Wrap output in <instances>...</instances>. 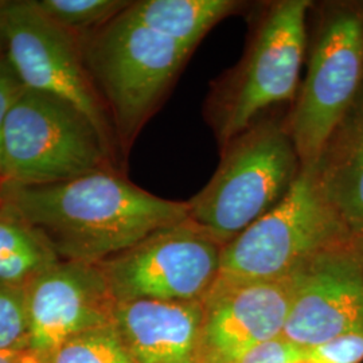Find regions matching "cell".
<instances>
[{"mask_svg":"<svg viewBox=\"0 0 363 363\" xmlns=\"http://www.w3.org/2000/svg\"><path fill=\"white\" fill-rule=\"evenodd\" d=\"M4 1H6V0H0V58H1V57H4V52H6V39H4V16H3Z\"/></svg>","mask_w":363,"mask_h":363,"instance_id":"24","label":"cell"},{"mask_svg":"<svg viewBox=\"0 0 363 363\" xmlns=\"http://www.w3.org/2000/svg\"><path fill=\"white\" fill-rule=\"evenodd\" d=\"M25 292L28 349L42 358L72 337L113 325L117 300L100 264L61 261Z\"/></svg>","mask_w":363,"mask_h":363,"instance_id":"12","label":"cell"},{"mask_svg":"<svg viewBox=\"0 0 363 363\" xmlns=\"http://www.w3.org/2000/svg\"><path fill=\"white\" fill-rule=\"evenodd\" d=\"M125 10L79 42L116 145L128 152L193 52L140 25Z\"/></svg>","mask_w":363,"mask_h":363,"instance_id":"2","label":"cell"},{"mask_svg":"<svg viewBox=\"0 0 363 363\" xmlns=\"http://www.w3.org/2000/svg\"><path fill=\"white\" fill-rule=\"evenodd\" d=\"M238 363H313L306 347L277 337L249 351Z\"/></svg>","mask_w":363,"mask_h":363,"instance_id":"21","label":"cell"},{"mask_svg":"<svg viewBox=\"0 0 363 363\" xmlns=\"http://www.w3.org/2000/svg\"><path fill=\"white\" fill-rule=\"evenodd\" d=\"M28 349L25 288L0 284V350Z\"/></svg>","mask_w":363,"mask_h":363,"instance_id":"19","label":"cell"},{"mask_svg":"<svg viewBox=\"0 0 363 363\" xmlns=\"http://www.w3.org/2000/svg\"><path fill=\"white\" fill-rule=\"evenodd\" d=\"M0 203L37 229L61 261L85 264H100L190 217L189 201L151 194L117 169L43 186L0 183Z\"/></svg>","mask_w":363,"mask_h":363,"instance_id":"1","label":"cell"},{"mask_svg":"<svg viewBox=\"0 0 363 363\" xmlns=\"http://www.w3.org/2000/svg\"><path fill=\"white\" fill-rule=\"evenodd\" d=\"M313 363L363 362V330L307 349Z\"/></svg>","mask_w":363,"mask_h":363,"instance_id":"20","label":"cell"},{"mask_svg":"<svg viewBox=\"0 0 363 363\" xmlns=\"http://www.w3.org/2000/svg\"><path fill=\"white\" fill-rule=\"evenodd\" d=\"M327 203L315 166L301 167L289 193L222 249L220 279L273 280L300 269L330 247L350 240Z\"/></svg>","mask_w":363,"mask_h":363,"instance_id":"6","label":"cell"},{"mask_svg":"<svg viewBox=\"0 0 363 363\" xmlns=\"http://www.w3.org/2000/svg\"><path fill=\"white\" fill-rule=\"evenodd\" d=\"M43 363H133L115 325L72 337L43 358Z\"/></svg>","mask_w":363,"mask_h":363,"instance_id":"18","label":"cell"},{"mask_svg":"<svg viewBox=\"0 0 363 363\" xmlns=\"http://www.w3.org/2000/svg\"><path fill=\"white\" fill-rule=\"evenodd\" d=\"M294 292V274L273 280L218 277L202 300L198 363H238L249 351L283 337Z\"/></svg>","mask_w":363,"mask_h":363,"instance_id":"11","label":"cell"},{"mask_svg":"<svg viewBox=\"0 0 363 363\" xmlns=\"http://www.w3.org/2000/svg\"><path fill=\"white\" fill-rule=\"evenodd\" d=\"M115 151L77 108L25 89L10 109L0 151V183L43 186L116 169Z\"/></svg>","mask_w":363,"mask_h":363,"instance_id":"5","label":"cell"},{"mask_svg":"<svg viewBox=\"0 0 363 363\" xmlns=\"http://www.w3.org/2000/svg\"><path fill=\"white\" fill-rule=\"evenodd\" d=\"M355 238L359 241V244L363 247V235H361V237H355Z\"/></svg>","mask_w":363,"mask_h":363,"instance_id":"25","label":"cell"},{"mask_svg":"<svg viewBox=\"0 0 363 363\" xmlns=\"http://www.w3.org/2000/svg\"><path fill=\"white\" fill-rule=\"evenodd\" d=\"M300 171L286 120L261 118L222 148L218 169L189 201V218L225 247L289 193Z\"/></svg>","mask_w":363,"mask_h":363,"instance_id":"3","label":"cell"},{"mask_svg":"<svg viewBox=\"0 0 363 363\" xmlns=\"http://www.w3.org/2000/svg\"><path fill=\"white\" fill-rule=\"evenodd\" d=\"M0 363H43V358L30 349L0 350Z\"/></svg>","mask_w":363,"mask_h":363,"instance_id":"23","label":"cell"},{"mask_svg":"<svg viewBox=\"0 0 363 363\" xmlns=\"http://www.w3.org/2000/svg\"><path fill=\"white\" fill-rule=\"evenodd\" d=\"M315 171L343 226L352 237L363 235V89L331 135Z\"/></svg>","mask_w":363,"mask_h":363,"instance_id":"14","label":"cell"},{"mask_svg":"<svg viewBox=\"0 0 363 363\" xmlns=\"http://www.w3.org/2000/svg\"><path fill=\"white\" fill-rule=\"evenodd\" d=\"M363 89V13L337 7L325 15L307 76L286 118L301 167L315 166L331 135Z\"/></svg>","mask_w":363,"mask_h":363,"instance_id":"7","label":"cell"},{"mask_svg":"<svg viewBox=\"0 0 363 363\" xmlns=\"http://www.w3.org/2000/svg\"><path fill=\"white\" fill-rule=\"evenodd\" d=\"M58 262L43 235L0 203V284L26 288Z\"/></svg>","mask_w":363,"mask_h":363,"instance_id":"16","label":"cell"},{"mask_svg":"<svg viewBox=\"0 0 363 363\" xmlns=\"http://www.w3.org/2000/svg\"><path fill=\"white\" fill-rule=\"evenodd\" d=\"M233 0H142L130 1L125 13L140 25L194 52L208 31L237 13Z\"/></svg>","mask_w":363,"mask_h":363,"instance_id":"15","label":"cell"},{"mask_svg":"<svg viewBox=\"0 0 363 363\" xmlns=\"http://www.w3.org/2000/svg\"><path fill=\"white\" fill-rule=\"evenodd\" d=\"M203 301L120 300L113 325L133 363H198Z\"/></svg>","mask_w":363,"mask_h":363,"instance_id":"13","label":"cell"},{"mask_svg":"<svg viewBox=\"0 0 363 363\" xmlns=\"http://www.w3.org/2000/svg\"><path fill=\"white\" fill-rule=\"evenodd\" d=\"M3 16L4 55L23 86L77 108L116 151L113 128L88 72L79 38L52 21L35 0H6Z\"/></svg>","mask_w":363,"mask_h":363,"instance_id":"8","label":"cell"},{"mask_svg":"<svg viewBox=\"0 0 363 363\" xmlns=\"http://www.w3.org/2000/svg\"><path fill=\"white\" fill-rule=\"evenodd\" d=\"M35 3L57 25L78 38L104 26L130 4L121 0H35Z\"/></svg>","mask_w":363,"mask_h":363,"instance_id":"17","label":"cell"},{"mask_svg":"<svg viewBox=\"0 0 363 363\" xmlns=\"http://www.w3.org/2000/svg\"><path fill=\"white\" fill-rule=\"evenodd\" d=\"M26 88L15 73L13 66L7 61L6 55L0 58V151H1V135L7 115L13 108L18 97Z\"/></svg>","mask_w":363,"mask_h":363,"instance_id":"22","label":"cell"},{"mask_svg":"<svg viewBox=\"0 0 363 363\" xmlns=\"http://www.w3.org/2000/svg\"><path fill=\"white\" fill-rule=\"evenodd\" d=\"M223 245L187 218L100 262L117 301L203 300L217 283Z\"/></svg>","mask_w":363,"mask_h":363,"instance_id":"9","label":"cell"},{"mask_svg":"<svg viewBox=\"0 0 363 363\" xmlns=\"http://www.w3.org/2000/svg\"><path fill=\"white\" fill-rule=\"evenodd\" d=\"M294 279L286 340L308 349L363 330V247L355 237L315 256Z\"/></svg>","mask_w":363,"mask_h":363,"instance_id":"10","label":"cell"},{"mask_svg":"<svg viewBox=\"0 0 363 363\" xmlns=\"http://www.w3.org/2000/svg\"><path fill=\"white\" fill-rule=\"evenodd\" d=\"M308 0L272 3L255 28L235 69L208 100V118L220 150L255 125L274 105L295 101L307 52Z\"/></svg>","mask_w":363,"mask_h":363,"instance_id":"4","label":"cell"}]
</instances>
